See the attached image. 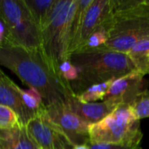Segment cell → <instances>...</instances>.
<instances>
[{
    "mask_svg": "<svg viewBox=\"0 0 149 149\" xmlns=\"http://www.w3.org/2000/svg\"><path fill=\"white\" fill-rule=\"evenodd\" d=\"M108 40V31L106 30H100L93 33L84 43L78 52L94 50L100 47H105ZM75 53V52H74Z\"/></svg>",
    "mask_w": 149,
    "mask_h": 149,
    "instance_id": "obj_21",
    "label": "cell"
},
{
    "mask_svg": "<svg viewBox=\"0 0 149 149\" xmlns=\"http://www.w3.org/2000/svg\"><path fill=\"white\" fill-rule=\"evenodd\" d=\"M113 17L105 47L127 53L140 40L149 37L148 0H113Z\"/></svg>",
    "mask_w": 149,
    "mask_h": 149,
    "instance_id": "obj_3",
    "label": "cell"
},
{
    "mask_svg": "<svg viewBox=\"0 0 149 149\" xmlns=\"http://www.w3.org/2000/svg\"><path fill=\"white\" fill-rule=\"evenodd\" d=\"M135 116L141 120L149 117V90H146L130 105Z\"/></svg>",
    "mask_w": 149,
    "mask_h": 149,
    "instance_id": "obj_20",
    "label": "cell"
},
{
    "mask_svg": "<svg viewBox=\"0 0 149 149\" xmlns=\"http://www.w3.org/2000/svg\"><path fill=\"white\" fill-rule=\"evenodd\" d=\"M30 14L39 30L48 20L56 0H24Z\"/></svg>",
    "mask_w": 149,
    "mask_h": 149,
    "instance_id": "obj_16",
    "label": "cell"
},
{
    "mask_svg": "<svg viewBox=\"0 0 149 149\" xmlns=\"http://www.w3.org/2000/svg\"><path fill=\"white\" fill-rule=\"evenodd\" d=\"M44 116L58 127L73 146L90 141V124L76 115L65 103H58L43 109Z\"/></svg>",
    "mask_w": 149,
    "mask_h": 149,
    "instance_id": "obj_6",
    "label": "cell"
},
{
    "mask_svg": "<svg viewBox=\"0 0 149 149\" xmlns=\"http://www.w3.org/2000/svg\"><path fill=\"white\" fill-rule=\"evenodd\" d=\"M31 17L24 0H0V20L7 27Z\"/></svg>",
    "mask_w": 149,
    "mask_h": 149,
    "instance_id": "obj_14",
    "label": "cell"
},
{
    "mask_svg": "<svg viewBox=\"0 0 149 149\" xmlns=\"http://www.w3.org/2000/svg\"><path fill=\"white\" fill-rule=\"evenodd\" d=\"M43 110L26 125L27 134L38 149H73L66 136L43 114Z\"/></svg>",
    "mask_w": 149,
    "mask_h": 149,
    "instance_id": "obj_7",
    "label": "cell"
},
{
    "mask_svg": "<svg viewBox=\"0 0 149 149\" xmlns=\"http://www.w3.org/2000/svg\"><path fill=\"white\" fill-rule=\"evenodd\" d=\"M90 149H142L141 145L127 146L120 144H107V143H91L89 142Z\"/></svg>",
    "mask_w": 149,
    "mask_h": 149,
    "instance_id": "obj_23",
    "label": "cell"
},
{
    "mask_svg": "<svg viewBox=\"0 0 149 149\" xmlns=\"http://www.w3.org/2000/svg\"><path fill=\"white\" fill-rule=\"evenodd\" d=\"M0 65L14 72L42 95L45 107L65 103L73 93L45 56L41 48L29 50L7 43L0 45Z\"/></svg>",
    "mask_w": 149,
    "mask_h": 149,
    "instance_id": "obj_1",
    "label": "cell"
},
{
    "mask_svg": "<svg viewBox=\"0 0 149 149\" xmlns=\"http://www.w3.org/2000/svg\"><path fill=\"white\" fill-rule=\"evenodd\" d=\"M127 54L137 71L149 74V37L137 42Z\"/></svg>",
    "mask_w": 149,
    "mask_h": 149,
    "instance_id": "obj_15",
    "label": "cell"
},
{
    "mask_svg": "<svg viewBox=\"0 0 149 149\" xmlns=\"http://www.w3.org/2000/svg\"><path fill=\"white\" fill-rule=\"evenodd\" d=\"M18 87L0 68V105L11 108L18 115L21 124L25 126L37 114L24 106Z\"/></svg>",
    "mask_w": 149,
    "mask_h": 149,
    "instance_id": "obj_11",
    "label": "cell"
},
{
    "mask_svg": "<svg viewBox=\"0 0 149 149\" xmlns=\"http://www.w3.org/2000/svg\"><path fill=\"white\" fill-rule=\"evenodd\" d=\"M23 126L18 115L10 107L0 105V129H11Z\"/></svg>",
    "mask_w": 149,
    "mask_h": 149,
    "instance_id": "obj_19",
    "label": "cell"
},
{
    "mask_svg": "<svg viewBox=\"0 0 149 149\" xmlns=\"http://www.w3.org/2000/svg\"><path fill=\"white\" fill-rule=\"evenodd\" d=\"M113 17V6L112 0H93L85 14L77 47L74 52H78L86 39L95 31L100 30H106L108 31Z\"/></svg>",
    "mask_w": 149,
    "mask_h": 149,
    "instance_id": "obj_9",
    "label": "cell"
},
{
    "mask_svg": "<svg viewBox=\"0 0 149 149\" xmlns=\"http://www.w3.org/2000/svg\"><path fill=\"white\" fill-rule=\"evenodd\" d=\"M58 72L60 78L68 85L75 82L79 77V70L70 59H65L58 65Z\"/></svg>",
    "mask_w": 149,
    "mask_h": 149,
    "instance_id": "obj_22",
    "label": "cell"
},
{
    "mask_svg": "<svg viewBox=\"0 0 149 149\" xmlns=\"http://www.w3.org/2000/svg\"><path fill=\"white\" fill-rule=\"evenodd\" d=\"M114 80L115 79H111V80H108L100 84L93 85L88 87L82 93L77 95V97L81 102H84V103H92L99 100H103L108 89L110 88L112 83Z\"/></svg>",
    "mask_w": 149,
    "mask_h": 149,
    "instance_id": "obj_18",
    "label": "cell"
},
{
    "mask_svg": "<svg viewBox=\"0 0 149 149\" xmlns=\"http://www.w3.org/2000/svg\"><path fill=\"white\" fill-rule=\"evenodd\" d=\"M18 92L24 106L32 113L38 114L45 108L42 95L36 89L29 88L24 90L18 87Z\"/></svg>",
    "mask_w": 149,
    "mask_h": 149,
    "instance_id": "obj_17",
    "label": "cell"
},
{
    "mask_svg": "<svg viewBox=\"0 0 149 149\" xmlns=\"http://www.w3.org/2000/svg\"><path fill=\"white\" fill-rule=\"evenodd\" d=\"M6 34H7V29L4 24L0 20V45L3 44L5 42L6 38Z\"/></svg>",
    "mask_w": 149,
    "mask_h": 149,
    "instance_id": "obj_24",
    "label": "cell"
},
{
    "mask_svg": "<svg viewBox=\"0 0 149 149\" xmlns=\"http://www.w3.org/2000/svg\"><path fill=\"white\" fill-rule=\"evenodd\" d=\"M6 29L4 43L29 50L41 48V32L32 17L24 18Z\"/></svg>",
    "mask_w": 149,
    "mask_h": 149,
    "instance_id": "obj_10",
    "label": "cell"
},
{
    "mask_svg": "<svg viewBox=\"0 0 149 149\" xmlns=\"http://www.w3.org/2000/svg\"><path fill=\"white\" fill-rule=\"evenodd\" d=\"M65 104L72 112L90 125L100 121L116 108L107 101L92 103L81 102L75 94L70 96Z\"/></svg>",
    "mask_w": 149,
    "mask_h": 149,
    "instance_id": "obj_12",
    "label": "cell"
},
{
    "mask_svg": "<svg viewBox=\"0 0 149 149\" xmlns=\"http://www.w3.org/2000/svg\"><path fill=\"white\" fill-rule=\"evenodd\" d=\"M90 142V141H89ZM89 142L86 143V144H82V145H77V146H74L73 149H90L89 148Z\"/></svg>",
    "mask_w": 149,
    "mask_h": 149,
    "instance_id": "obj_25",
    "label": "cell"
},
{
    "mask_svg": "<svg viewBox=\"0 0 149 149\" xmlns=\"http://www.w3.org/2000/svg\"><path fill=\"white\" fill-rule=\"evenodd\" d=\"M77 0H56L48 20L40 30L41 50L57 72L62 61L70 59L71 24Z\"/></svg>",
    "mask_w": 149,
    "mask_h": 149,
    "instance_id": "obj_4",
    "label": "cell"
},
{
    "mask_svg": "<svg viewBox=\"0 0 149 149\" xmlns=\"http://www.w3.org/2000/svg\"><path fill=\"white\" fill-rule=\"evenodd\" d=\"M0 149H38L30 139L25 126L0 129Z\"/></svg>",
    "mask_w": 149,
    "mask_h": 149,
    "instance_id": "obj_13",
    "label": "cell"
},
{
    "mask_svg": "<svg viewBox=\"0 0 149 149\" xmlns=\"http://www.w3.org/2000/svg\"><path fill=\"white\" fill-rule=\"evenodd\" d=\"M70 60L79 70L78 79L70 85L75 95L93 85L117 79L136 70L127 53L107 47L77 52Z\"/></svg>",
    "mask_w": 149,
    "mask_h": 149,
    "instance_id": "obj_2",
    "label": "cell"
},
{
    "mask_svg": "<svg viewBox=\"0 0 149 149\" xmlns=\"http://www.w3.org/2000/svg\"><path fill=\"white\" fill-rule=\"evenodd\" d=\"M148 3H149V0H148Z\"/></svg>",
    "mask_w": 149,
    "mask_h": 149,
    "instance_id": "obj_26",
    "label": "cell"
},
{
    "mask_svg": "<svg viewBox=\"0 0 149 149\" xmlns=\"http://www.w3.org/2000/svg\"><path fill=\"white\" fill-rule=\"evenodd\" d=\"M91 143L141 145L143 134L141 120L130 106L117 107L100 121L89 127Z\"/></svg>",
    "mask_w": 149,
    "mask_h": 149,
    "instance_id": "obj_5",
    "label": "cell"
},
{
    "mask_svg": "<svg viewBox=\"0 0 149 149\" xmlns=\"http://www.w3.org/2000/svg\"><path fill=\"white\" fill-rule=\"evenodd\" d=\"M141 72L134 70L115 79L103 101L110 103L114 107L120 106H130L139 95L148 90V81Z\"/></svg>",
    "mask_w": 149,
    "mask_h": 149,
    "instance_id": "obj_8",
    "label": "cell"
}]
</instances>
